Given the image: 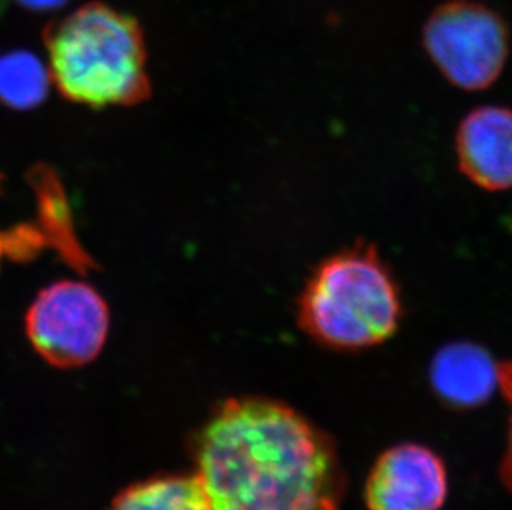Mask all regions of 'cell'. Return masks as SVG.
Masks as SVG:
<instances>
[{
  "instance_id": "6da1fadb",
  "label": "cell",
  "mask_w": 512,
  "mask_h": 510,
  "mask_svg": "<svg viewBox=\"0 0 512 510\" xmlns=\"http://www.w3.org/2000/svg\"><path fill=\"white\" fill-rule=\"evenodd\" d=\"M209 510H339L334 449L276 401L231 400L196 443V474Z\"/></svg>"
},
{
  "instance_id": "7a4b0ae2",
  "label": "cell",
  "mask_w": 512,
  "mask_h": 510,
  "mask_svg": "<svg viewBox=\"0 0 512 510\" xmlns=\"http://www.w3.org/2000/svg\"><path fill=\"white\" fill-rule=\"evenodd\" d=\"M50 77L63 97L93 108L131 106L150 97L138 20L92 2L45 32Z\"/></svg>"
},
{
  "instance_id": "3957f363",
  "label": "cell",
  "mask_w": 512,
  "mask_h": 510,
  "mask_svg": "<svg viewBox=\"0 0 512 510\" xmlns=\"http://www.w3.org/2000/svg\"><path fill=\"white\" fill-rule=\"evenodd\" d=\"M401 295L392 270L368 244L347 247L322 260L299 299L307 335L340 350L375 347L397 332Z\"/></svg>"
},
{
  "instance_id": "277c9868",
  "label": "cell",
  "mask_w": 512,
  "mask_h": 510,
  "mask_svg": "<svg viewBox=\"0 0 512 510\" xmlns=\"http://www.w3.org/2000/svg\"><path fill=\"white\" fill-rule=\"evenodd\" d=\"M423 45L448 82L468 92L484 90L508 62L509 27L486 5L450 0L426 20Z\"/></svg>"
},
{
  "instance_id": "5b68a950",
  "label": "cell",
  "mask_w": 512,
  "mask_h": 510,
  "mask_svg": "<svg viewBox=\"0 0 512 510\" xmlns=\"http://www.w3.org/2000/svg\"><path fill=\"white\" fill-rule=\"evenodd\" d=\"M110 313L97 290L63 280L40 292L27 312L25 328L35 352L50 365H87L107 342Z\"/></svg>"
},
{
  "instance_id": "8992f818",
  "label": "cell",
  "mask_w": 512,
  "mask_h": 510,
  "mask_svg": "<svg viewBox=\"0 0 512 510\" xmlns=\"http://www.w3.org/2000/svg\"><path fill=\"white\" fill-rule=\"evenodd\" d=\"M445 499V467L430 449L416 444L383 454L368 479L370 510H438Z\"/></svg>"
},
{
  "instance_id": "52a82bcc",
  "label": "cell",
  "mask_w": 512,
  "mask_h": 510,
  "mask_svg": "<svg viewBox=\"0 0 512 510\" xmlns=\"http://www.w3.org/2000/svg\"><path fill=\"white\" fill-rule=\"evenodd\" d=\"M461 173L486 191L512 188V110L481 106L464 116L456 135Z\"/></svg>"
},
{
  "instance_id": "ba28073f",
  "label": "cell",
  "mask_w": 512,
  "mask_h": 510,
  "mask_svg": "<svg viewBox=\"0 0 512 510\" xmlns=\"http://www.w3.org/2000/svg\"><path fill=\"white\" fill-rule=\"evenodd\" d=\"M431 381L438 395L453 405H481L499 385V365L478 345L451 343L436 353Z\"/></svg>"
},
{
  "instance_id": "9c48e42d",
  "label": "cell",
  "mask_w": 512,
  "mask_h": 510,
  "mask_svg": "<svg viewBox=\"0 0 512 510\" xmlns=\"http://www.w3.org/2000/svg\"><path fill=\"white\" fill-rule=\"evenodd\" d=\"M108 510H209L196 477L163 476L138 482Z\"/></svg>"
},
{
  "instance_id": "30bf717a",
  "label": "cell",
  "mask_w": 512,
  "mask_h": 510,
  "mask_svg": "<svg viewBox=\"0 0 512 510\" xmlns=\"http://www.w3.org/2000/svg\"><path fill=\"white\" fill-rule=\"evenodd\" d=\"M50 72L30 52L0 57V100L15 110H30L49 93Z\"/></svg>"
},
{
  "instance_id": "8fae6325",
  "label": "cell",
  "mask_w": 512,
  "mask_h": 510,
  "mask_svg": "<svg viewBox=\"0 0 512 510\" xmlns=\"http://www.w3.org/2000/svg\"><path fill=\"white\" fill-rule=\"evenodd\" d=\"M499 385L503 388L504 395L508 398L512 406V363H503L499 365ZM504 484L512 492V421L511 436H509V448L504 458L503 469H501Z\"/></svg>"
},
{
  "instance_id": "7c38bea8",
  "label": "cell",
  "mask_w": 512,
  "mask_h": 510,
  "mask_svg": "<svg viewBox=\"0 0 512 510\" xmlns=\"http://www.w3.org/2000/svg\"><path fill=\"white\" fill-rule=\"evenodd\" d=\"M17 2L32 10H54L65 4L67 0H17Z\"/></svg>"
}]
</instances>
